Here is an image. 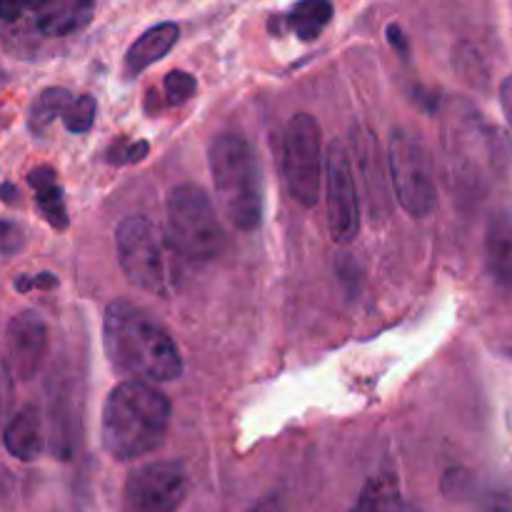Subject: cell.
Here are the masks:
<instances>
[{"mask_svg":"<svg viewBox=\"0 0 512 512\" xmlns=\"http://www.w3.org/2000/svg\"><path fill=\"white\" fill-rule=\"evenodd\" d=\"M103 350L110 368L143 383H173L183 375V355L173 335L130 300H113L103 318Z\"/></svg>","mask_w":512,"mask_h":512,"instance_id":"cell-1","label":"cell"},{"mask_svg":"<svg viewBox=\"0 0 512 512\" xmlns=\"http://www.w3.org/2000/svg\"><path fill=\"white\" fill-rule=\"evenodd\" d=\"M168 395L143 380H125L108 393L100 418V440L110 458L128 463L165 443L170 428Z\"/></svg>","mask_w":512,"mask_h":512,"instance_id":"cell-2","label":"cell"},{"mask_svg":"<svg viewBox=\"0 0 512 512\" xmlns=\"http://www.w3.org/2000/svg\"><path fill=\"white\" fill-rule=\"evenodd\" d=\"M215 198L238 230H255L263 220V185L258 160L248 140L238 133H218L208 150Z\"/></svg>","mask_w":512,"mask_h":512,"instance_id":"cell-3","label":"cell"},{"mask_svg":"<svg viewBox=\"0 0 512 512\" xmlns=\"http://www.w3.org/2000/svg\"><path fill=\"white\" fill-rule=\"evenodd\" d=\"M168 213V243L180 260L205 265L225 250V230L220 225L213 200L200 185H175L165 203Z\"/></svg>","mask_w":512,"mask_h":512,"instance_id":"cell-4","label":"cell"},{"mask_svg":"<svg viewBox=\"0 0 512 512\" xmlns=\"http://www.w3.org/2000/svg\"><path fill=\"white\" fill-rule=\"evenodd\" d=\"M115 250L125 278L150 295L168 298L175 275L170 268V248L163 230L145 215H128L115 228Z\"/></svg>","mask_w":512,"mask_h":512,"instance_id":"cell-5","label":"cell"},{"mask_svg":"<svg viewBox=\"0 0 512 512\" xmlns=\"http://www.w3.org/2000/svg\"><path fill=\"white\" fill-rule=\"evenodd\" d=\"M388 168L400 208L415 220L430 218L438 208V185L423 138L408 128H395L390 135Z\"/></svg>","mask_w":512,"mask_h":512,"instance_id":"cell-6","label":"cell"},{"mask_svg":"<svg viewBox=\"0 0 512 512\" xmlns=\"http://www.w3.org/2000/svg\"><path fill=\"white\" fill-rule=\"evenodd\" d=\"M285 178L293 200L315 208L323 183V133L310 113L293 115L285 133Z\"/></svg>","mask_w":512,"mask_h":512,"instance_id":"cell-7","label":"cell"},{"mask_svg":"<svg viewBox=\"0 0 512 512\" xmlns=\"http://www.w3.org/2000/svg\"><path fill=\"white\" fill-rule=\"evenodd\" d=\"M325 203H328L330 238L348 245L360 233V200L350 153L340 140H333L325 153Z\"/></svg>","mask_w":512,"mask_h":512,"instance_id":"cell-8","label":"cell"},{"mask_svg":"<svg viewBox=\"0 0 512 512\" xmlns=\"http://www.w3.org/2000/svg\"><path fill=\"white\" fill-rule=\"evenodd\" d=\"M188 488V473L180 463L140 465L125 480V512H178Z\"/></svg>","mask_w":512,"mask_h":512,"instance_id":"cell-9","label":"cell"},{"mask_svg":"<svg viewBox=\"0 0 512 512\" xmlns=\"http://www.w3.org/2000/svg\"><path fill=\"white\" fill-rule=\"evenodd\" d=\"M45 353H48L45 320L35 310H20L5 330V355H8L5 368L13 375V380L28 383L43 368Z\"/></svg>","mask_w":512,"mask_h":512,"instance_id":"cell-10","label":"cell"},{"mask_svg":"<svg viewBox=\"0 0 512 512\" xmlns=\"http://www.w3.org/2000/svg\"><path fill=\"white\" fill-rule=\"evenodd\" d=\"M350 138H353V155L355 168H358L360 183H363L365 198H368V208L373 220H385L390 215V178L385 170V158L380 153L378 138L370 133L365 123H353L350 128Z\"/></svg>","mask_w":512,"mask_h":512,"instance_id":"cell-11","label":"cell"},{"mask_svg":"<svg viewBox=\"0 0 512 512\" xmlns=\"http://www.w3.org/2000/svg\"><path fill=\"white\" fill-rule=\"evenodd\" d=\"M95 13V5L88 0H70V3H35L28 8L33 28L45 38H68L83 30Z\"/></svg>","mask_w":512,"mask_h":512,"instance_id":"cell-12","label":"cell"},{"mask_svg":"<svg viewBox=\"0 0 512 512\" xmlns=\"http://www.w3.org/2000/svg\"><path fill=\"white\" fill-rule=\"evenodd\" d=\"M485 265L500 288L512 290V213L495 210L485 228Z\"/></svg>","mask_w":512,"mask_h":512,"instance_id":"cell-13","label":"cell"},{"mask_svg":"<svg viewBox=\"0 0 512 512\" xmlns=\"http://www.w3.org/2000/svg\"><path fill=\"white\" fill-rule=\"evenodd\" d=\"M3 445L13 458L23 460V463H35L45 448L40 410L33 405H25L23 410H18L5 428Z\"/></svg>","mask_w":512,"mask_h":512,"instance_id":"cell-14","label":"cell"},{"mask_svg":"<svg viewBox=\"0 0 512 512\" xmlns=\"http://www.w3.org/2000/svg\"><path fill=\"white\" fill-rule=\"evenodd\" d=\"M180 38V28L175 23H158L150 30H145L138 40L128 48L125 53V75L133 78L140 75L143 70H148L150 65H155L158 60H163L170 50L175 48Z\"/></svg>","mask_w":512,"mask_h":512,"instance_id":"cell-15","label":"cell"},{"mask_svg":"<svg viewBox=\"0 0 512 512\" xmlns=\"http://www.w3.org/2000/svg\"><path fill=\"white\" fill-rule=\"evenodd\" d=\"M28 180L33 185L35 200H38V208L45 215V220L55 230L68 228V210H65V198L58 185V178H55V170L48 168V165H40V168H35L28 175Z\"/></svg>","mask_w":512,"mask_h":512,"instance_id":"cell-16","label":"cell"},{"mask_svg":"<svg viewBox=\"0 0 512 512\" xmlns=\"http://www.w3.org/2000/svg\"><path fill=\"white\" fill-rule=\"evenodd\" d=\"M400 505V490L398 478L388 470L373 475L360 490L358 500H355L353 510L350 512H395Z\"/></svg>","mask_w":512,"mask_h":512,"instance_id":"cell-17","label":"cell"},{"mask_svg":"<svg viewBox=\"0 0 512 512\" xmlns=\"http://www.w3.org/2000/svg\"><path fill=\"white\" fill-rule=\"evenodd\" d=\"M333 20V5L310 0V3H298L288 13V25L303 43H313L320 38L328 23Z\"/></svg>","mask_w":512,"mask_h":512,"instance_id":"cell-18","label":"cell"},{"mask_svg":"<svg viewBox=\"0 0 512 512\" xmlns=\"http://www.w3.org/2000/svg\"><path fill=\"white\" fill-rule=\"evenodd\" d=\"M70 103H73V95L65 88H45L30 105V130L35 135H43L55 118H63Z\"/></svg>","mask_w":512,"mask_h":512,"instance_id":"cell-19","label":"cell"},{"mask_svg":"<svg viewBox=\"0 0 512 512\" xmlns=\"http://www.w3.org/2000/svg\"><path fill=\"white\" fill-rule=\"evenodd\" d=\"M453 68H455V73L465 80V83L475 85L478 90L488 88L490 73H488V68H485L483 55H480V50L475 48L473 43H468V40H463V43L455 45Z\"/></svg>","mask_w":512,"mask_h":512,"instance_id":"cell-20","label":"cell"},{"mask_svg":"<svg viewBox=\"0 0 512 512\" xmlns=\"http://www.w3.org/2000/svg\"><path fill=\"white\" fill-rule=\"evenodd\" d=\"M95 113H98V103H95L93 95H80V98H73V103L68 105L63 115V123L70 133H88L95 123Z\"/></svg>","mask_w":512,"mask_h":512,"instance_id":"cell-21","label":"cell"},{"mask_svg":"<svg viewBox=\"0 0 512 512\" xmlns=\"http://www.w3.org/2000/svg\"><path fill=\"white\" fill-rule=\"evenodd\" d=\"M163 88L170 105H183L188 103L195 95V90H198V80H195V75L185 73V70H173V73L165 75Z\"/></svg>","mask_w":512,"mask_h":512,"instance_id":"cell-22","label":"cell"},{"mask_svg":"<svg viewBox=\"0 0 512 512\" xmlns=\"http://www.w3.org/2000/svg\"><path fill=\"white\" fill-rule=\"evenodd\" d=\"M25 248V230L13 220L0 218V258L20 253Z\"/></svg>","mask_w":512,"mask_h":512,"instance_id":"cell-23","label":"cell"},{"mask_svg":"<svg viewBox=\"0 0 512 512\" xmlns=\"http://www.w3.org/2000/svg\"><path fill=\"white\" fill-rule=\"evenodd\" d=\"M148 153H150V145L145 143V140H138V143H130V145L125 143L113 145L108 158L110 163H140Z\"/></svg>","mask_w":512,"mask_h":512,"instance_id":"cell-24","label":"cell"},{"mask_svg":"<svg viewBox=\"0 0 512 512\" xmlns=\"http://www.w3.org/2000/svg\"><path fill=\"white\" fill-rule=\"evenodd\" d=\"M15 288H18L20 293H28V290H33V288L50 290V288H58V278L50 273L33 275V278H28V275H20V278L15 280Z\"/></svg>","mask_w":512,"mask_h":512,"instance_id":"cell-25","label":"cell"},{"mask_svg":"<svg viewBox=\"0 0 512 512\" xmlns=\"http://www.w3.org/2000/svg\"><path fill=\"white\" fill-rule=\"evenodd\" d=\"M10 398H13V375L8 373V368H0V418L5 415L8 410Z\"/></svg>","mask_w":512,"mask_h":512,"instance_id":"cell-26","label":"cell"},{"mask_svg":"<svg viewBox=\"0 0 512 512\" xmlns=\"http://www.w3.org/2000/svg\"><path fill=\"white\" fill-rule=\"evenodd\" d=\"M28 8L30 5L25 3H0V20L3 23H18L28 15Z\"/></svg>","mask_w":512,"mask_h":512,"instance_id":"cell-27","label":"cell"},{"mask_svg":"<svg viewBox=\"0 0 512 512\" xmlns=\"http://www.w3.org/2000/svg\"><path fill=\"white\" fill-rule=\"evenodd\" d=\"M388 40H390V45H393L395 50H398L400 55H408L410 53V45H408V38H405V33H403V28H400L398 23H393V25H388Z\"/></svg>","mask_w":512,"mask_h":512,"instance_id":"cell-28","label":"cell"},{"mask_svg":"<svg viewBox=\"0 0 512 512\" xmlns=\"http://www.w3.org/2000/svg\"><path fill=\"white\" fill-rule=\"evenodd\" d=\"M500 105H503V113L512 128V75L510 78H505L503 85H500Z\"/></svg>","mask_w":512,"mask_h":512,"instance_id":"cell-29","label":"cell"},{"mask_svg":"<svg viewBox=\"0 0 512 512\" xmlns=\"http://www.w3.org/2000/svg\"><path fill=\"white\" fill-rule=\"evenodd\" d=\"M248 512H283V508H280V500L270 495V498H263L260 503H255Z\"/></svg>","mask_w":512,"mask_h":512,"instance_id":"cell-30","label":"cell"},{"mask_svg":"<svg viewBox=\"0 0 512 512\" xmlns=\"http://www.w3.org/2000/svg\"><path fill=\"white\" fill-rule=\"evenodd\" d=\"M0 195H3V198L8 200V203H15V200H18V190H15L10 183H5L3 188H0Z\"/></svg>","mask_w":512,"mask_h":512,"instance_id":"cell-31","label":"cell"},{"mask_svg":"<svg viewBox=\"0 0 512 512\" xmlns=\"http://www.w3.org/2000/svg\"><path fill=\"white\" fill-rule=\"evenodd\" d=\"M395 512H420V510L413 508V505H403V503H400L398 510H395Z\"/></svg>","mask_w":512,"mask_h":512,"instance_id":"cell-32","label":"cell"},{"mask_svg":"<svg viewBox=\"0 0 512 512\" xmlns=\"http://www.w3.org/2000/svg\"><path fill=\"white\" fill-rule=\"evenodd\" d=\"M493 512H508V510H503V508H498V510H493Z\"/></svg>","mask_w":512,"mask_h":512,"instance_id":"cell-33","label":"cell"},{"mask_svg":"<svg viewBox=\"0 0 512 512\" xmlns=\"http://www.w3.org/2000/svg\"><path fill=\"white\" fill-rule=\"evenodd\" d=\"M0 80H3V73H0Z\"/></svg>","mask_w":512,"mask_h":512,"instance_id":"cell-34","label":"cell"}]
</instances>
